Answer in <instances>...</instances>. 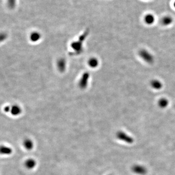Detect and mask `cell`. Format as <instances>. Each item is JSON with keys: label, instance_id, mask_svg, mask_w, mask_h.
Wrapping results in <instances>:
<instances>
[{"label": "cell", "instance_id": "cell-10", "mask_svg": "<svg viewBox=\"0 0 175 175\" xmlns=\"http://www.w3.org/2000/svg\"><path fill=\"white\" fill-rule=\"evenodd\" d=\"M25 146L27 149H31L32 147V144L30 141H26L25 142Z\"/></svg>", "mask_w": 175, "mask_h": 175}, {"label": "cell", "instance_id": "cell-12", "mask_svg": "<svg viewBox=\"0 0 175 175\" xmlns=\"http://www.w3.org/2000/svg\"><path fill=\"white\" fill-rule=\"evenodd\" d=\"M173 6H174V8L175 9V1H174V4H173Z\"/></svg>", "mask_w": 175, "mask_h": 175}, {"label": "cell", "instance_id": "cell-3", "mask_svg": "<svg viewBox=\"0 0 175 175\" xmlns=\"http://www.w3.org/2000/svg\"><path fill=\"white\" fill-rule=\"evenodd\" d=\"M132 170L134 173L140 175H145L147 172V169L143 166L140 165L133 166L132 168Z\"/></svg>", "mask_w": 175, "mask_h": 175}, {"label": "cell", "instance_id": "cell-9", "mask_svg": "<svg viewBox=\"0 0 175 175\" xmlns=\"http://www.w3.org/2000/svg\"><path fill=\"white\" fill-rule=\"evenodd\" d=\"M27 166L29 168H32L35 165V162L33 160H30V161H28L26 164Z\"/></svg>", "mask_w": 175, "mask_h": 175}, {"label": "cell", "instance_id": "cell-6", "mask_svg": "<svg viewBox=\"0 0 175 175\" xmlns=\"http://www.w3.org/2000/svg\"><path fill=\"white\" fill-rule=\"evenodd\" d=\"M173 19L171 16H167L164 17L161 21L162 24L164 26H169L172 23Z\"/></svg>", "mask_w": 175, "mask_h": 175}, {"label": "cell", "instance_id": "cell-8", "mask_svg": "<svg viewBox=\"0 0 175 175\" xmlns=\"http://www.w3.org/2000/svg\"><path fill=\"white\" fill-rule=\"evenodd\" d=\"M1 153L4 154H9L11 153V149L9 147H4L1 148Z\"/></svg>", "mask_w": 175, "mask_h": 175}, {"label": "cell", "instance_id": "cell-1", "mask_svg": "<svg viewBox=\"0 0 175 175\" xmlns=\"http://www.w3.org/2000/svg\"><path fill=\"white\" fill-rule=\"evenodd\" d=\"M139 55L141 58L147 63L151 64L154 62V57L148 51L145 49L140 50Z\"/></svg>", "mask_w": 175, "mask_h": 175}, {"label": "cell", "instance_id": "cell-5", "mask_svg": "<svg viewBox=\"0 0 175 175\" xmlns=\"http://www.w3.org/2000/svg\"><path fill=\"white\" fill-rule=\"evenodd\" d=\"M145 22L146 24L148 25H152L154 23L155 21V18L154 15L151 14H147L145 17Z\"/></svg>", "mask_w": 175, "mask_h": 175}, {"label": "cell", "instance_id": "cell-4", "mask_svg": "<svg viewBox=\"0 0 175 175\" xmlns=\"http://www.w3.org/2000/svg\"><path fill=\"white\" fill-rule=\"evenodd\" d=\"M150 86L156 90H159L162 88V84L161 81L157 79L153 80L150 82Z\"/></svg>", "mask_w": 175, "mask_h": 175}, {"label": "cell", "instance_id": "cell-11", "mask_svg": "<svg viewBox=\"0 0 175 175\" xmlns=\"http://www.w3.org/2000/svg\"><path fill=\"white\" fill-rule=\"evenodd\" d=\"M9 6L11 8H13L15 6V0H9Z\"/></svg>", "mask_w": 175, "mask_h": 175}, {"label": "cell", "instance_id": "cell-2", "mask_svg": "<svg viewBox=\"0 0 175 175\" xmlns=\"http://www.w3.org/2000/svg\"><path fill=\"white\" fill-rule=\"evenodd\" d=\"M117 137L118 139L121 141H124L125 142H127L128 144H131L133 142V139L130 136L128 135L125 133L120 131L117 134Z\"/></svg>", "mask_w": 175, "mask_h": 175}, {"label": "cell", "instance_id": "cell-7", "mask_svg": "<svg viewBox=\"0 0 175 175\" xmlns=\"http://www.w3.org/2000/svg\"><path fill=\"white\" fill-rule=\"evenodd\" d=\"M169 101L166 98H161L158 101V106L162 108H165L168 106Z\"/></svg>", "mask_w": 175, "mask_h": 175}]
</instances>
